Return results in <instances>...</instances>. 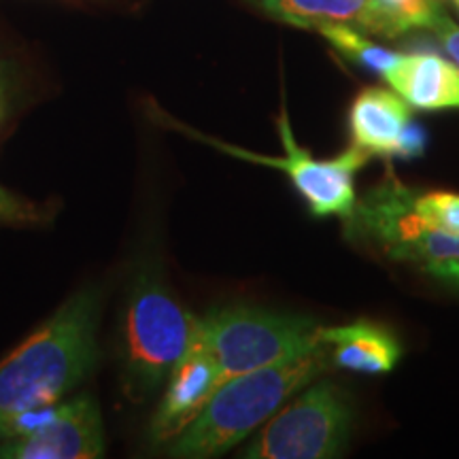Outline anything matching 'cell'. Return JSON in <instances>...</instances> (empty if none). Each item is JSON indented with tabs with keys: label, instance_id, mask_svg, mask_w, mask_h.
<instances>
[{
	"label": "cell",
	"instance_id": "7c38bea8",
	"mask_svg": "<svg viewBox=\"0 0 459 459\" xmlns=\"http://www.w3.org/2000/svg\"><path fill=\"white\" fill-rule=\"evenodd\" d=\"M321 342L328 347L332 366L364 375H385L398 364L402 347L392 332L372 321L321 328Z\"/></svg>",
	"mask_w": 459,
	"mask_h": 459
},
{
	"label": "cell",
	"instance_id": "8992f818",
	"mask_svg": "<svg viewBox=\"0 0 459 459\" xmlns=\"http://www.w3.org/2000/svg\"><path fill=\"white\" fill-rule=\"evenodd\" d=\"M164 126H172L175 130L186 132V134L196 136L198 141L209 143L220 149V152H226L230 156L247 160V162L254 164H264L273 166V169L283 170L290 181L294 183L296 192L304 198V203L308 204L311 213L315 217H344L347 220L349 215L353 213V206L358 203V196H355V175H358L359 169H364L366 162H368L370 156L366 152H361L358 147L347 149V152L341 153V156L332 160H315L307 149L298 145L294 130H291L290 113L287 108H281V115L277 117V128L281 143H283V158H271L262 156V153H251L247 149L228 145V143L209 139V136L198 134L187 126L177 124L175 119L164 117Z\"/></svg>",
	"mask_w": 459,
	"mask_h": 459
},
{
	"label": "cell",
	"instance_id": "e0dca14e",
	"mask_svg": "<svg viewBox=\"0 0 459 459\" xmlns=\"http://www.w3.org/2000/svg\"><path fill=\"white\" fill-rule=\"evenodd\" d=\"M41 217L37 204L0 186V223H32Z\"/></svg>",
	"mask_w": 459,
	"mask_h": 459
},
{
	"label": "cell",
	"instance_id": "ac0fdd59",
	"mask_svg": "<svg viewBox=\"0 0 459 459\" xmlns=\"http://www.w3.org/2000/svg\"><path fill=\"white\" fill-rule=\"evenodd\" d=\"M432 30L436 32V37L440 39L446 54H449L453 57V62L459 66V26L443 11V13L438 15V20L434 22Z\"/></svg>",
	"mask_w": 459,
	"mask_h": 459
},
{
	"label": "cell",
	"instance_id": "6da1fadb",
	"mask_svg": "<svg viewBox=\"0 0 459 459\" xmlns=\"http://www.w3.org/2000/svg\"><path fill=\"white\" fill-rule=\"evenodd\" d=\"M100 311L99 287H82L0 359V429L20 412L60 402L94 372Z\"/></svg>",
	"mask_w": 459,
	"mask_h": 459
},
{
	"label": "cell",
	"instance_id": "277c9868",
	"mask_svg": "<svg viewBox=\"0 0 459 459\" xmlns=\"http://www.w3.org/2000/svg\"><path fill=\"white\" fill-rule=\"evenodd\" d=\"M200 332L220 364L223 381L279 364L319 344V325L313 319L254 304L213 308L200 317Z\"/></svg>",
	"mask_w": 459,
	"mask_h": 459
},
{
	"label": "cell",
	"instance_id": "30bf717a",
	"mask_svg": "<svg viewBox=\"0 0 459 459\" xmlns=\"http://www.w3.org/2000/svg\"><path fill=\"white\" fill-rule=\"evenodd\" d=\"M166 381L169 383L164 395L149 426V438L156 445L177 438L200 415L206 402L213 398L217 387L223 383L220 364L204 344L200 328Z\"/></svg>",
	"mask_w": 459,
	"mask_h": 459
},
{
	"label": "cell",
	"instance_id": "2e32d148",
	"mask_svg": "<svg viewBox=\"0 0 459 459\" xmlns=\"http://www.w3.org/2000/svg\"><path fill=\"white\" fill-rule=\"evenodd\" d=\"M411 209L415 220L429 232L459 237V194L411 189Z\"/></svg>",
	"mask_w": 459,
	"mask_h": 459
},
{
	"label": "cell",
	"instance_id": "5b68a950",
	"mask_svg": "<svg viewBox=\"0 0 459 459\" xmlns=\"http://www.w3.org/2000/svg\"><path fill=\"white\" fill-rule=\"evenodd\" d=\"M353 406L332 381L298 392L260 428L240 457L247 459H332L347 449Z\"/></svg>",
	"mask_w": 459,
	"mask_h": 459
},
{
	"label": "cell",
	"instance_id": "3957f363",
	"mask_svg": "<svg viewBox=\"0 0 459 459\" xmlns=\"http://www.w3.org/2000/svg\"><path fill=\"white\" fill-rule=\"evenodd\" d=\"M198 328L200 317L183 307L156 268L145 264L126 294L117 338L124 389L132 402H145L158 392Z\"/></svg>",
	"mask_w": 459,
	"mask_h": 459
},
{
	"label": "cell",
	"instance_id": "7a4b0ae2",
	"mask_svg": "<svg viewBox=\"0 0 459 459\" xmlns=\"http://www.w3.org/2000/svg\"><path fill=\"white\" fill-rule=\"evenodd\" d=\"M332 366L324 342L279 364L230 377L200 415L169 443L170 457H217L249 438L308 383Z\"/></svg>",
	"mask_w": 459,
	"mask_h": 459
},
{
	"label": "cell",
	"instance_id": "5bb4252c",
	"mask_svg": "<svg viewBox=\"0 0 459 459\" xmlns=\"http://www.w3.org/2000/svg\"><path fill=\"white\" fill-rule=\"evenodd\" d=\"M321 37L328 39V43L341 51L347 60L358 62L359 66L377 71L378 74H385L395 62H398V51L385 49L381 45L368 41L364 34L358 32V28L349 24H321L317 30Z\"/></svg>",
	"mask_w": 459,
	"mask_h": 459
},
{
	"label": "cell",
	"instance_id": "9c48e42d",
	"mask_svg": "<svg viewBox=\"0 0 459 459\" xmlns=\"http://www.w3.org/2000/svg\"><path fill=\"white\" fill-rule=\"evenodd\" d=\"M351 147L368 156L412 160L426 152V132L412 122L411 105L392 90L366 88L349 108Z\"/></svg>",
	"mask_w": 459,
	"mask_h": 459
},
{
	"label": "cell",
	"instance_id": "8fae6325",
	"mask_svg": "<svg viewBox=\"0 0 459 459\" xmlns=\"http://www.w3.org/2000/svg\"><path fill=\"white\" fill-rule=\"evenodd\" d=\"M383 79L411 108H459V66L438 54H400Z\"/></svg>",
	"mask_w": 459,
	"mask_h": 459
},
{
	"label": "cell",
	"instance_id": "4fadbf2b",
	"mask_svg": "<svg viewBox=\"0 0 459 459\" xmlns=\"http://www.w3.org/2000/svg\"><path fill=\"white\" fill-rule=\"evenodd\" d=\"M255 9L283 24L317 30L321 24H349L381 37V20L372 0H249Z\"/></svg>",
	"mask_w": 459,
	"mask_h": 459
},
{
	"label": "cell",
	"instance_id": "ffe728a7",
	"mask_svg": "<svg viewBox=\"0 0 459 459\" xmlns=\"http://www.w3.org/2000/svg\"><path fill=\"white\" fill-rule=\"evenodd\" d=\"M455 4H457V11H459V0H455Z\"/></svg>",
	"mask_w": 459,
	"mask_h": 459
},
{
	"label": "cell",
	"instance_id": "d6986e66",
	"mask_svg": "<svg viewBox=\"0 0 459 459\" xmlns=\"http://www.w3.org/2000/svg\"><path fill=\"white\" fill-rule=\"evenodd\" d=\"M423 271L436 281H443V283L453 285L459 290V260L429 264V266H423Z\"/></svg>",
	"mask_w": 459,
	"mask_h": 459
},
{
	"label": "cell",
	"instance_id": "9a60e30c",
	"mask_svg": "<svg viewBox=\"0 0 459 459\" xmlns=\"http://www.w3.org/2000/svg\"><path fill=\"white\" fill-rule=\"evenodd\" d=\"M378 20H381V37L395 39L400 34L429 28L443 13V0H372Z\"/></svg>",
	"mask_w": 459,
	"mask_h": 459
},
{
	"label": "cell",
	"instance_id": "ba28073f",
	"mask_svg": "<svg viewBox=\"0 0 459 459\" xmlns=\"http://www.w3.org/2000/svg\"><path fill=\"white\" fill-rule=\"evenodd\" d=\"M105 455V426L90 394L60 402L37 432L0 440V459H96Z\"/></svg>",
	"mask_w": 459,
	"mask_h": 459
},
{
	"label": "cell",
	"instance_id": "52a82bcc",
	"mask_svg": "<svg viewBox=\"0 0 459 459\" xmlns=\"http://www.w3.org/2000/svg\"><path fill=\"white\" fill-rule=\"evenodd\" d=\"M347 230L355 238L377 247L394 262L419 266L459 260V237L429 232L415 220L411 187L389 175L353 206Z\"/></svg>",
	"mask_w": 459,
	"mask_h": 459
}]
</instances>
